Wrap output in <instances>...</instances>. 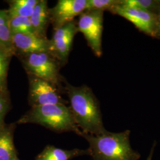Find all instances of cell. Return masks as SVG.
<instances>
[{"label": "cell", "instance_id": "obj_5", "mask_svg": "<svg viewBox=\"0 0 160 160\" xmlns=\"http://www.w3.org/2000/svg\"><path fill=\"white\" fill-rule=\"evenodd\" d=\"M103 12L100 10L85 11L79 16L77 23L78 32L84 34L88 46L97 57L102 55Z\"/></svg>", "mask_w": 160, "mask_h": 160}, {"label": "cell", "instance_id": "obj_21", "mask_svg": "<svg viewBox=\"0 0 160 160\" xmlns=\"http://www.w3.org/2000/svg\"><path fill=\"white\" fill-rule=\"evenodd\" d=\"M155 147V143H154V145H153V146L151 148L150 154L149 155L147 160H152V155H153V152H154V151Z\"/></svg>", "mask_w": 160, "mask_h": 160}, {"label": "cell", "instance_id": "obj_8", "mask_svg": "<svg viewBox=\"0 0 160 160\" xmlns=\"http://www.w3.org/2000/svg\"><path fill=\"white\" fill-rule=\"evenodd\" d=\"M87 0H59L49 8V20L53 30L74 20L75 17L85 12Z\"/></svg>", "mask_w": 160, "mask_h": 160}, {"label": "cell", "instance_id": "obj_18", "mask_svg": "<svg viewBox=\"0 0 160 160\" xmlns=\"http://www.w3.org/2000/svg\"><path fill=\"white\" fill-rule=\"evenodd\" d=\"M117 0H87L86 11L104 10L110 11L113 7L119 3Z\"/></svg>", "mask_w": 160, "mask_h": 160}, {"label": "cell", "instance_id": "obj_3", "mask_svg": "<svg viewBox=\"0 0 160 160\" xmlns=\"http://www.w3.org/2000/svg\"><path fill=\"white\" fill-rule=\"evenodd\" d=\"M16 123H34L59 133L73 132L79 136L82 134L75 122L69 108L63 104H51L31 108Z\"/></svg>", "mask_w": 160, "mask_h": 160}, {"label": "cell", "instance_id": "obj_11", "mask_svg": "<svg viewBox=\"0 0 160 160\" xmlns=\"http://www.w3.org/2000/svg\"><path fill=\"white\" fill-rule=\"evenodd\" d=\"M49 10V8L46 0L38 1L30 17L34 34L42 38H46V30L50 23Z\"/></svg>", "mask_w": 160, "mask_h": 160}, {"label": "cell", "instance_id": "obj_14", "mask_svg": "<svg viewBox=\"0 0 160 160\" xmlns=\"http://www.w3.org/2000/svg\"><path fill=\"white\" fill-rule=\"evenodd\" d=\"M0 48L12 56L14 55L8 14L7 11L2 10H0Z\"/></svg>", "mask_w": 160, "mask_h": 160}, {"label": "cell", "instance_id": "obj_23", "mask_svg": "<svg viewBox=\"0 0 160 160\" xmlns=\"http://www.w3.org/2000/svg\"><path fill=\"white\" fill-rule=\"evenodd\" d=\"M159 28H160V23H159Z\"/></svg>", "mask_w": 160, "mask_h": 160}, {"label": "cell", "instance_id": "obj_17", "mask_svg": "<svg viewBox=\"0 0 160 160\" xmlns=\"http://www.w3.org/2000/svg\"><path fill=\"white\" fill-rule=\"evenodd\" d=\"M12 55L0 48V92L8 94L7 75Z\"/></svg>", "mask_w": 160, "mask_h": 160}, {"label": "cell", "instance_id": "obj_20", "mask_svg": "<svg viewBox=\"0 0 160 160\" xmlns=\"http://www.w3.org/2000/svg\"><path fill=\"white\" fill-rule=\"evenodd\" d=\"M9 108L8 94L0 92V126L4 124L3 120Z\"/></svg>", "mask_w": 160, "mask_h": 160}, {"label": "cell", "instance_id": "obj_16", "mask_svg": "<svg viewBox=\"0 0 160 160\" xmlns=\"http://www.w3.org/2000/svg\"><path fill=\"white\" fill-rule=\"evenodd\" d=\"M9 26L12 33L34 34L30 18L9 16Z\"/></svg>", "mask_w": 160, "mask_h": 160}, {"label": "cell", "instance_id": "obj_12", "mask_svg": "<svg viewBox=\"0 0 160 160\" xmlns=\"http://www.w3.org/2000/svg\"><path fill=\"white\" fill-rule=\"evenodd\" d=\"M82 155H90L89 149L67 150L58 148L52 145H48L36 157L35 160H71Z\"/></svg>", "mask_w": 160, "mask_h": 160}, {"label": "cell", "instance_id": "obj_22", "mask_svg": "<svg viewBox=\"0 0 160 160\" xmlns=\"http://www.w3.org/2000/svg\"><path fill=\"white\" fill-rule=\"evenodd\" d=\"M18 160V158H15V159H14V160Z\"/></svg>", "mask_w": 160, "mask_h": 160}, {"label": "cell", "instance_id": "obj_1", "mask_svg": "<svg viewBox=\"0 0 160 160\" xmlns=\"http://www.w3.org/2000/svg\"><path fill=\"white\" fill-rule=\"evenodd\" d=\"M65 91L69 107L78 128L82 134L97 135L106 131L104 128L99 103L87 86L75 87L65 80Z\"/></svg>", "mask_w": 160, "mask_h": 160}, {"label": "cell", "instance_id": "obj_10", "mask_svg": "<svg viewBox=\"0 0 160 160\" xmlns=\"http://www.w3.org/2000/svg\"><path fill=\"white\" fill-rule=\"evenodd\" d=\"M12 45L14 55H22L38 52H49L50 40L36 34L12 33Z\"/></svg>", "mask_w": 160, "mask_h": 160}, {"label": "cell", "instance_id": "obj_19", "mask_svg": "<svg viewBox=\"0 0 160 160\" xmlns=\"http://www.w3.org/2000/svg\"><path fill=\"white\" fill-rule=\"evenodd\" d=\"M120 4L128 8L149 11L154 7L156 2L151 0H124L120 1Z\"/></svg>", "mask_w": 160, "mask_h": 160}, {"label": "cell", "instance_id": "obj_6", "mask_svg": "<svg viewBox=\"0 0 160 160\" xmlns=\"http://www.w3.org/2000/svg\"><path fill=\"white\" fill-rule=\"evenodd\" d=\"M28 75L29 82L28 101L31 108L51 104L66 105L68 103L61 95V88L56 85L33 75Z\"/></svg>", "mask_w": 160, "mask_h": 160}, {"label": "cell", "instance_id": "obj_2", "mask_svg": "<svg viewBox=\"0 0 160 160\" xmlns=\"http://www.w3.org/2000/svg\"><path fill=\"white\" fill-rule=\"evenodd\" d=\"M130 131L120 133L108 131L100 135L82 134L89 143V151L93 160H138L140 154L132 148Z\"/></svg>", "mask_w": 160, "mask_h": 160}, {"label": "cell", "instance_id": "obj_7", "mask_svg": "<svg viewBox=\"0 0 160 160\" xmlns=\"http://www.w3.org/2000/svg\"><path fill=\"white\" fill-rule=\"evenodd\" d=\"M78 32L77 24L74 20L54 30L50 39L49 53L57 60L61 66L67 63L72 42Z\"/></svg>", "mask_w": 160, "mask_h": 160}, {"label": "cell", "instance_id": "obj_9", "mask_svg": "<svg viewBox=\"0 0 160 160\" xmlns=\"http://www.w3.org/2000/svg\"><path fill=\"white\" fill-rule=\"evenodd\" d=\"M110 12L126 18L145 34L152 36L156 35V19L154 14L149 11L128 8L120 5L119 2Z\"/></svg>", "mask_w": 160, "mask_h": 160}, {"label": "cell", "instance_id": "obj_15", "mask_svg": "<svg viewBox=\"0 0 160 160\" xmlns=\"http://www.w3.org/2000/svg\"><path fill=\"white\" fill-rule=\"evenodd\" d=\"M39 0H12L8 1L9 16L28 17L32 16L34 7Z\"/></svg>", "mask_w": 160, "mask_h": 160}, {"label": "cell", "instance_id": "obj_4", "mask_svg": "<svg viewBox=\"0 0 160 160\" xmlns=\"http://www.w3.org/2000/svg\"><path fill=\"white\" fill-rule=\"evenodd\" d=\"M28 74L46 80L62 88L64 78L60 74V65L49 52H38L18 56Z\"/></svg>", "mask_w": 160, "mask_h": 160}, {"label": "cell", "instance_id": "obj_13", "mask_svg": "<svg viewBox=\"0 0 160 160\" xmlns=\"http://www.w3.org/2000/svg\"><path fill=\"white\" fill-rule=\"evenodd\" d=\"M14 126H0V160H13L17 157L13 142Z\"/></svg>", "mask_w": 160, "mask_h": 160}]
</instances>
